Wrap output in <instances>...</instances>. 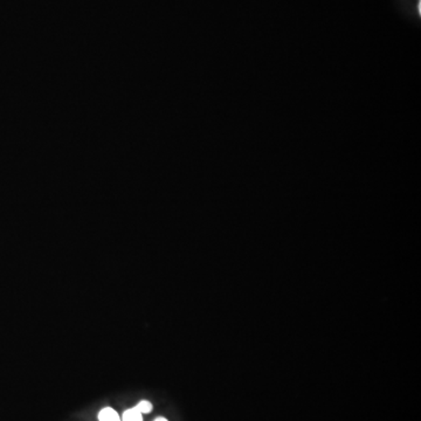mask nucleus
I'll return each instance as SVG.
<instances>
[{"instance_id":"nucleus-4","label":"nucleus","mask_w":421,"mask_h":421,"mask_svg":"<svg viewBox=\"0 0 421 421\" xmlns=\"http://www.w3.org/2000/svg\"><path fill=\"white\" fill-rule=\"evenodd\" d=\"M155 421H167V419L162 418V417H160V418H157Z\"/></svg>"},{"instance_id":"nucleus-2","label":"nucleus","mask_w":421,"mask_h":421,"mask_svg":"<svg viewBox=\"0 0 421 421\" xmlns=\"http://www.w3.org/2000/svg\"><path fill=\"white\" fill-rule=\"evenodd\" d=\"M122 421H143V415L136 407L129 408L122 415Z\"/></svg>"},{"instance_id":"nucleus-3","label":"nucleus","mask_w":421,"mask_h":421,"mask_svg":"<svg viewBox=\"0 0 421 421\" xmlns=\"http://www.w3.org/2000/svg\"><path fill=\"white\" fill-rule=\"evenodd\" d=\"M135 407L137 408L142 415H147V413H150L152 411L154 406H152L150 402H147V400H142Z\"/></svg>"},{"instance_id":"nucleus-1","label":"nucleus","mask_w":421,"mask_h":421,"mask_svg":"<svg viewBox=\"0 0 421 421\" xmlns=\"http://www.w3.org/2000/svg\"><path fill=\"white\" fill-rule=\"evenodd\" d=\"M98 420L100 421H122L121 417L118 415V412L115 411L114 408L105 407L102 408L100 413H98Z\"/></svg>"}]
</instances>
